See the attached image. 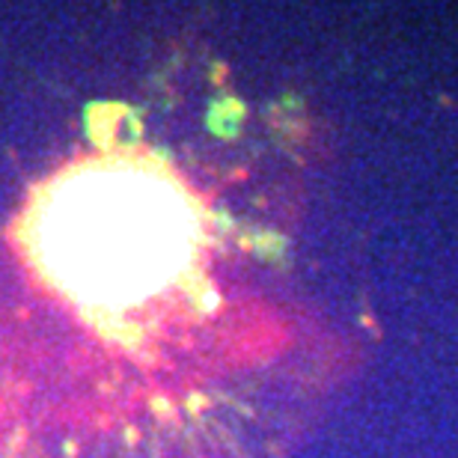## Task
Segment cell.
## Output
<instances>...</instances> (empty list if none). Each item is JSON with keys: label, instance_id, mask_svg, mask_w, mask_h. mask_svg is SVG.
<instances>
[{"label": "cell", "instance_id": "cell-1", "mask_svg": "<svg viewBox=\"0 0 458 458\" xmlns=\"http://www.w3.org/2000/svg\"><path fill=\"white\" fill-rule=\"evenodd\" d=\"M39 274L95 318H120L191 268L199 217L167 167L110 155L51 179L24 214Z\"/></svg>", "mask_w": 458, "mask_h": 458}]
</instances>
